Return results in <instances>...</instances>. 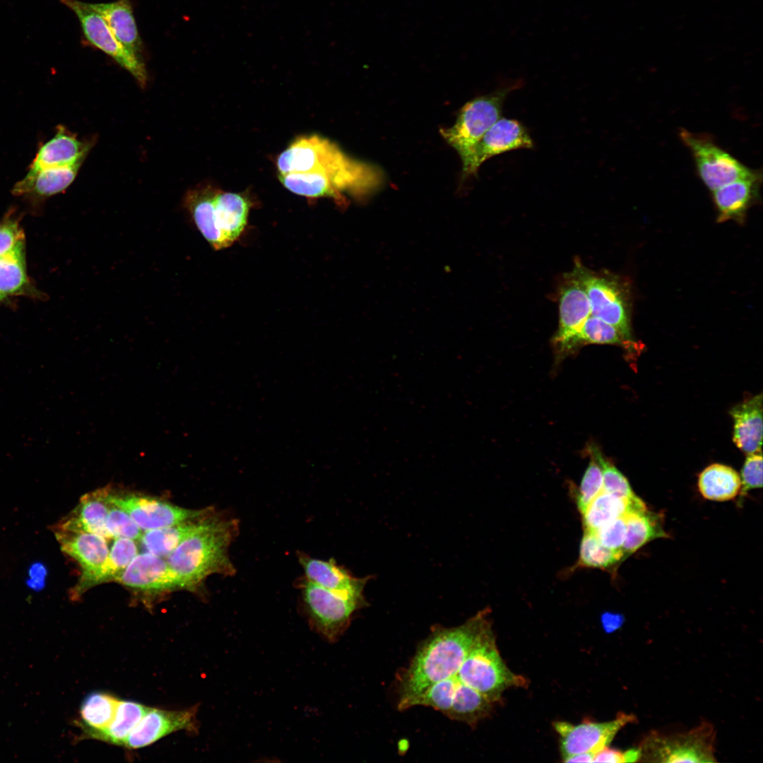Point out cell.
<instances>
[{
  "mask_svg": "<svg viewBox=\"0 0 763 763\" xmlns=\"http://www.w3.org/2000/svg\"><path fill=\"white\" fill-rule=\"evenodd\" d=\"M238 533L237 519L211 507L198 527L165 557L180 588L199 593L207 576L234 575L228 552Z\"/></svg>",
  "mask_w": 763,
  "mask_h": 763,
  "instance_id": "6da1fadb",
  "label": "cell"
},
{
  "mask_svg": "<svg viewBox=\"0 0 763 763\" xmlns=\"http://www.w3.org/2000/svg\"><path fill=\"white\" fill-rule=\"evenodd\" d=\"M490 610L479 611L463 624L446 628L435 627L420 645L400 683L399 710L431 685L454 676L476 638L490 622Z\"/></svg>",
  "mask_w": 763,
  "mask_h": 763,
  "instance_id": "7a4b0ae2",
  "label": "cell"
},
{
  "mask_svg": "<svg viewBox=\"0 0 763 763\" xmlns=\"http://www.w3.org/2000/svg\"><path fill=\"white\" fill-rule=\"evenodd\" d=\"M276 165L278 174L321 173L342 194H367L382 181L378 169L348 157L334 143L317 134L295 138L278 156Z\"/></svg>",
  "mask_w": 763,
  "mask_h": 763,
  "instance_id": "3957f363",
  "label": "cell"
},
{
  "mask_svg": "<svg viewBox=\"0 0 763 763\" xmlns=\"http://www.w3.org/2000/svg\"><path fill=\"white\" fill-rule=\"evenodd\" d=\"M251 206L242 193L208 187L193 194L186 208L203 237L218 250L230 247L241 236Z\"/></svg>",
  "mask_w": 763,
  "mask_h": 763,
  "instance_id": "277c9868",
  "label": "cell"
},
{
  "mask_svg": "<svg viewBox=\"0 0 763 763\" xmlns=\"http://www.w3.org/2000/svg\"><path fill=\"white\" fill-rule=\"evenodd\" d=\"M455 682L464 684L491 702L501 699L509 687H525L526 680L508 668L497 649L491 622L476 638L457 673L451 677Z\"/></svg>",
  "mask_w": 763,
  "mask_h": 763,
  "instance_id": "5b68a950",
  "label": "cell"
},
{
  "mask_svg": "<svg viewBox=\"0 0 763 763\" xmlns=\"http://www.w3.org/2000/svg\"><path fill=\"white\" fill-rule=\"evenodd\" d=\"M302 610L311 627L334 642L349 627L353 614L367 605L362 594H343L326 589L304 576L297 581Z\"/></svg>",
  "mask_w": 763,
  "mask_h": 763,
  "instance_id": "8992f818",
  "label": "cell"
},
{
  "mask_svg": "<svg viewBox=\"0 0 763 763\" xmlns=\"http://www.w3.org/2000/svg\"><path fill=\"white\" fill-rule=\"evenodd\" d=\"M716 731L704 721L690 731L675 734L651 731L638 749L640 762L704 763L716 762Z\"/></svg>",
  "mask_w": 763,
  "mask_h": 763,
  "instance_id": "52a82bcc",
  "label": "cell"
},
{
  "mask_svg": "<svg viewBox=\"0 0 763 763\" xmlns=\"http://www.w3.org/2000/svg\"><path fill=\"white\" fill-rule=\"evenodd\" d=\"M512 90L507 87L473 99L461 108L452 126L440 130L461 160L501 117L504 102Z\"/></svg>",
  "mask_w": 763,
  "mask_h": 763,
  "instance_id": "ba28073f",
  "label": "cell"
},
{
  "mask_svg": "<svg viewBox=\"0 0 763 763\" xmlns=\"http://www.w3.org/2000/svg\"><path fill=\"white\" fill-rule=\"evenodd\" d=\"M574 269L586 290L591 315L612 325L632 341L627 294L622 283L611 275L589 270L579 260L575 261Z\"/></svg>",
  "mask_w": 763,
  "mask_h": 763,
  "instance_id": "9c48e42d",
  "label": "cell"
},
{
  "mask_svg": "<svg viewBox=\"0 0 763 763\" xmlns=\"http://www.w3.org/2000/svg\"><path fill=\"white\" fill-rule=\"evenodd\" d=\"M679 136L692 155L698 176L711 191L755 172L718 146L706 134L682 129Z\"/></svg>",
  "mask_w": 763,
  "mask_h": 763,
  "instance_id": "30bf717a",
  "label": "cell"
},
{
  "mask_svg": "<svg viewBox=\"0 0 763 763\" xmlns=\"http://www.w3.org/2000/svg\"><path fill=\"white\" fill-rule=\"evenodd\" d=\"M78 19L86 41L113 59L127 70L142 85H146L147 73L140 55L131 52L116 38L102 16L78 0H60Z\"/></svg>",
  "mask_w": 763,
  "mask_h": 763,
  "instance_id": "8fae6325",
  "label": "cell"
},
{
  "mask_svg": "<svg viewBox=\"0 0 763 763\" xmlns=\"http://www.w3.org/2000/svg\"><path fill=\"white\" fill-rule=\"evenodd\" d=\"M62 552L80 566L81 576L70 590L69 597L78 600L89 588L97 585V579L109 554L107 538L85 533L52 529Z\"/></svg>",
  "mask_w": 763,
  "mask_h": 763,
  "instance_id": "7c38bea8",
  "label": "cell"
},
{
  "mask_svg": "<svg viewBox=\"0 0 763 763\" xmlns=\"http://www.w3.org/2000/svg\"><path fill=\"white\" fill-rule=\"evenodd\" d=\"M115 582L128 588L146 603L181 589L165 557L148 552L137 554Z\"/></svg>",
  "mask_w": 763,
  "mask_h": 763,
  "instance_id": "4fadbf2b",
  "label": "cell"
},
{
  "mask_svg": "<svg viewBox=\"0 0 763 763\" xmlns=\"http://www.w3.org/2000/svg\"><path fill=\"white\" fill-rule=\"evenodd\" d=\"M636 721L634 714L620 712L615 719L606 722L588 720L574 725L566 721H555L553 727L560 735V747L564 759L578 753L596 754L608 746L620 729Z\"/></svg>",
  "mask_w": 763,
  "mask_h": 763,
  "instance_id": "5bb4252c",
  "label": "cell"
},
{
  "mask_svg": "<svg viewBox=\"0 0 763 763\" xmlns=\"http://www.w3.org/2000/svg\"><path fill=\"white\" fill-rule=\"evenodd\" d=\"M533 146L529 132L521 122L500 117L461 160L463 176L475 175L493 156L516 149H531Z\"/></svg>",
  "mask_w": 763,
  "mask_h": 763,
  "instance_id": "9a60e30c",
  "label": "cell"
},
{
  "mask_svg": "<svg viewBox=\"0 0 763 763\" xmlns=\"http://www.w3.org/2000/svg\"><path fill=\"white\" fill-rule=\"evenodd\" d=\"M109 500L123 509L143 531L168 526L196 517L206 509L182 508L157 498L134 493H117L111 489Z\"/></svg>",
  "mask_w": 763,
  "mask_h": 763,
  "instance_id": "2e32d148",
  "label": "cell"
},
{
  "mask_svg": "<svg viewBox=\"0 0 763 763\" xmlns=\"http://www.w3.org/2000/svg\"><path fill=\"white\" fill-rule=\"evenodd\" d=\"M196 712V708L165 710L149 707L123 746L129 749L142 748L174 732L195 731Z\"/></svg>",
  "mask_w": 763,
  "mask_h": 763,
  "instance_id": "e0dca14e",
  "label": "cell"
},
{
  "mask_svg": "<svg viewBox=\"0 0 763 763\" xmlns=\"http://www.w3.org/2000/svg\"><path fill=\"white\" fill-rule=\"evenodd\" d=\"M591 315L590 303L581 279L573 268L563 277L559 289V326L554 345L575 333Z\"/></svg>",
  "mask_w": 763,
  "mask_h": 763,
  "instance_id": "ac0fdd59",
  "label": "cell"
},
{
  "mask_svg": "<svg viewBox=\"0 0 763 763\" xmlns=\"http://www.w3.org/2000/svg\"><path fill=\"white\" fill-rule=\"evenodd\" d=\"M110 490V487H105L82 496L77 506L52 529L85 532L111 538L106 529Z\"/></svg>",
  "mask_w": 763,
  "mask_h": 763,
  "instance_id": "d6986e66",
  "label": "cell"
},
{
  "mask_svg": "<svg viewBox=\"0 0 763 763\" xmlns=\"http://www.w3.org/2000/svg\"><path fill=\"white\" fill-rule=\"evenodd\" d=\"M297 557L304 569V577L330 591L343 594H362L365 584L371 578L353 576L344 567L338 565L334 559L321 560L301 552Z\"/></svg>",
  "mask_w": 763,
  "mask_h": 763,
  "instance_id": "ffe728a7",
  "label": "cell"
},
{
  "mask_svg": "<svg viewBox=\"0 0 763 763\" xmlns=\"http://www.w3.org/2000/svg\"><path fill=\"white\" fill-rule=\"evenodd\" d=\"M89 148L88 144L80 141L60 126L53 138L40 147L27 175L47 168L82 163Z\"/></svg>",
  "mask_w": 763,
  "mask_h": 763,
  "instance_id": "44dd1931",
  "label": "cell"
},
{
  "mask_svg": "<svg viewBox=\"0 0 763 763\" xmlns=\"http://www.w3.org/2000/svg\"><path fill=\"white\" fill-rule=\"evenodd\" d=\"M762 181L760 172L730 182L712 191L714 203L718 210V220H740L757 198Z\"/></svg>",
  "mask_w": 763,
  "mask_h": 763,
  "instance_id": "7402d4cb",
  "label": "cell"
},
{
  "mask_svg": "<svg viewBox=\"0 0 763 763\" xmlns=\"http://www.w3.org/2000/svg\"><path fill=\"white\" fill-rule=\"evenodd\" d=\"M734 425L733 440L746 454L762 451V395L745 399L730 410Z\"/></svg>",
  "mask_w": 763,
  "mask_h": 763,
  "instance_id": "603a6c76",
  "label": "cell"
},
{
  "mask_svg": "<svg viewBox=\"0 0 763 763\" xmlns=\"http://www.w3.org/2000/svg\"><path fill=\"white\" fill-rule=\"evenodd\" d=\"M89 6L102 16L121 44L141 56L143 44L129 0L89 3Z\"/></svg>",
  "mask_w": 763,
  "mask_h": 763,
  "instance_id": "cb8c5ba5",
  "label": "cell"
},
{
  "mask_svg": "<svg viewBox=\"0 0 763 763\" xmlns=\"http://www.w3.org/2000/svg\"><path fill=\"white\" fill-rule=\"evenodd\" d=\"M82 163L42 170L27 175L13 187L16 196L47 198L64 191L74 180Z\"/></svg>",
  "mask_w": 763,
  "mask_h": 763,
  "instance_id": "d4e9b609",
  "label": "cell"
},
{
  "mask_svg": "<svg viewBox=\"0 0 763 763\" xmlns=\"http://www.w3.org/2000/svg\"><path fill=\"white\" fill-rule=\"evenodd\" d=\"M646 509V504L638 497L625 498L602 490L581 514L584 529L593 532L617 518Z\"/></svg>",
  "mask_w": 763,
  "mask_h": 763,
  "instance_id": "484cf974",
  "label": "cell"
},
{
  "mask_svg": "<svg viewBox=\"0 0 763 763\" xmlns=\"http://www.w3.org/2000/svg\"><path fill=\"white\" fill-rule=\"evenodd\" d=\"M587 344L619 345L632 350L637 345L627 340L618 330L599 318L591 315L579 331L555 345L557 352L565 354Z\"/></svg>",
  "mask_w": 763,
  "mask_h": 763,
  "instance_id": "4316f807",
  "label": "cell"
},
{
  "mask_svg": "<svg viewBox=\"0 0 763 763\" xmlns=\"http://www.w3.org/2000/svg\"><path fill=\"white\" fill-rule=\"evenodd\" d=\"M625 517L627 531L622 548L625 559L654 539L668 538L661 514L646 509L629 512Z\"/></svg>",
  "mask_w": 763,
  "mask_h": 763,
  "instance_id": "83f0119b",
  "label": "cell"
},
{
  "mask_svg": "<svg viewBox=\"0 0 763 763\" xmlns=\"http://www.w3.org/2000/svg\"><path fill=\"white\" fill-rule=\"evenodd\" d=\"M119 699L107 693L95 692L85 697L81 704L76 725L82 731L80 739L87 738L105 730L111 723Z\"/></svg>",
  "mask_w": 763,
  "mask_h": 763,
  "instance_id": "f1b7e54d",
  "label": "cell"
},
{
  "mask_svg": "<svg viewBox=\"0 0 763 763\" xmlns=\"http://www.w3.org/2000/svg\"><path fill=\"white\" fill-rule=\"evenodd\" d=\"M211 507L201 515L168 526L144 531L140 538L146 552L159 557L168 556L199 525Z\"/></svg>",
  "mask_w": 763,
  "mask_h": 763,
  "instance_id": "f546056e",
  "label": "cell"
},
{
  "mask_svg": "<svg viewBox=\"0 0 763 763\" xmlns=\"http://www.w3.org/2000/svg\"><path fill=\"white\" fill-rule=\"evenodd\" d=\"M741 487L738 473L731 467L714 463L706 467L699 475L698 488L705 499L728 501L734 499Z\"/></svg>",
  "mask_w": 763,
  "mask_h": 763,
  "instance_id": "4dcf8cb0",
  "label": "cell"
},
{
  "mask_svg": "<svg viewBox=\"0 0 763 763\" xmlns=\"http://www.w3.org/2000/svg\"><path fill=\"white\" fill-rule=\"evenodd\" d=\"M454 682L456 691L451 706L446 714L448 718L474 727L480 721L490 715L493 708L492 702L464 684Z\"/></svg>",
  "mask_w": 763,
  "mask_h": 763,
  "instance_id": "1f68e13d",
  "label": "cell"
},
{
  "mask_svg": "<svg viewBox=\"0 0 763 763\" xmlns=\"http://www.w3.org/2000/svg\"><path fill=\"white\" fill-rule=\"evenodd\" d=\"M148 708L138 702L119 700L111 723L105 730L91 735L88 739L123 746L125 740Z\"/></svg>",
  "mask_w": 763,
  "mask_h": 763,
  "instance_id": "d6a6232c",
  "label": "cell"
},
{
  "mask_svg": "<svg viewBox=\"0 0 763 763\" xmlns=\"http://www.w3.org/2000/svg\"><path fill=\"white\" fill-rule=\"evenodd\" d=\"M278 179L290 191L306 198H332L341 202L343 194L330 179L316 172L278 174Z\"/></svg>",
  "mask_w": 763,
  "mask_h": 763,
  "instance_id": "836d02e7",
  "label": "cell"
},
{
  "mask_svg": "<svg viewBox=\"0 0 763 763\" xmlns=\"http://www.w3.org/2000/svg\"><path fill=\"white\" fill-rule=\"evenodd\" d=\"M26 272L25 239L9 252L0 256V297L23 292L28 285Z\"/></svg>",
  "mask_w": 763,
  "mask_h": 763,
  "instance_id": "e575fe53",
  "label": "cell"
},
{
  "mask_svg": "<svg viewBox=\"0 0 763 763\" xmlns=\"http://www.w3.org/2000/svg\"><path fill=\"white\" fill-rule=\"evenodd\" d=\"M625 560L622 550H613L603 545L593 532L584 531L579 556L574 568H598L608 570Z\"/></svg>",
  "mask_w": 763,
  "mask_h": 763,
  "instance_id": "d590c367",
  "label": "cell"
},
{
  "mask_svg": "<svg viewBox=\"0 0 763 763\" xmlns=\"http://www.w3.org/2000/svg\"><path fill=\"white\" fill-rule=\"evenodd\" d=\"M137 554L138 547L134 540L116 538L98 577L97 584L115 581Z\"/></svg>",
  "mask_w": 763,
  "mask_h": 763,
  "instance_id": "8d00e7d4",
  "label": "cell"
},
{
  "mask_svg": "<svg viewBox=\"0 0 763 763\" xmlns=\"http://www.w3.org/2000/svg\"><path fill=\"white\" fill-rule=\"evenodd\" d=\"M588 452L599 465L603 475V490L620 497L633 499L637 496L632 491L627 479L602 454L596 446H590Z\"/></svg>",
  "mask_w": 763,
  "mask_h": 763,
  "instance_id": "74e56055",
  "label": "cell"
},
{
  "mask_svg": "<svg viewBox=\"0 0 763 763\" xmlns=\"http://www.w3.org/2000/svg\"><path fill=\"white\" fill-rule=\"evenodd\" d=\"M106 529L111 538H124L136 540H139L143 533L123 509L111 502L106 519Z\"/></svg>",
  "mask_w": 763,
  "mask_h": 763,
  "instance_id": "f35d334b",
  "label": "cell"
},
{
  "mask_svg": "<svg viewBox=\"0 0 763 763\" xmlns=\"http://www.w3.org/2000/svg\"><path fill=\"white\" fill-rule=\"evenodd\" d=\"M603 475L596 461L591 456L579 487L576 494L578 509L582 514L591 501L603 490Z\"/></svg>",
  "mask_w": 763,
  "mask_h": 763,
  "instance_id": "ab89813d",
  "label": "cell"
},
{
  "mask_svg": "<svg viewBox=\"0 0 763 763\" xmlns=\"http://www.w3.org/2000/svg\"><path fill=\"white\" fill-rule=\"evenodd\" d=\"M740 478L741 496L745 495L750 490L762 487V451L747 454Z\"/></svg>",
  "mask_w": 763,
  "mask_h": 763,
  "instance_id": "60d3db41",
  "label": "cell"
},
{
  "mask_svg": "<svg viewBox=\"0 0 763 763\" xmlns=\"http://www.w3.org/2000/svg\"><path fill=\"white\" fill-rule=\"evenodd\" d=\"M625 515L610 521L593 532L603 545L613 550H622L627 531Z\"/></svg>",
  "mask_w": 763,
  "mask_h": 763,
  "instance_id": "b9f144b4",
  "label": "cell"
},
{
  "mask_svg": "<svg viewBox=\"0 0 763 763\" xmlns=\"http://www.w3.org/2000/svg\"><path fill=\"white\" fill-rule=\"evenodd\" d=\"M25 239L22 230L16 220H7L0 224V256L11 251Z\"/></svg>",
  "mask_w": 763,
  "mask_h": 763,
  "instance_id": "7bdbcfd3",
  "label": "cell"
},
{
  "mask_svg": "<svg viewBox=\"0 0 763 763\" xmlns=\"http://www.w3.org/2000/svg\"><path fill=\"white\" fill-rule=\"evenodd\" d=\"M639 758L640 752L638 748L621 752L606 746L594 755L593 762H639Z\"/></svg>",
  "mask_w": 763,
  "mask_h": 763,
  "instance_id": "ee69618b",
  "label": "cell"
},
{
  "mask_svg": "<svg viewBox=\"0 0 763 763\" xmlns=\"http://www.w3.org/2000/svg\"><path fill=\"white\" fill-rule=\"evenodd\" d=\"M601 622L604 631L612 633L622 625L624 617L619 613L604 612L601 615Z\"/></svg>",
  "mask_w": 763,
  "mask_h": 763,
  "instance_id": "f6af8a7d",
  "label": "cell"
},
{
  "mask_svg": "<svg viewBox=\"0 0 763 763\" xmlns=\"http://www.w3.org/2000/svg\"><path fill=\"white\" fill-rule=\"evenodd\" d=\"M593 753L583 752L568 756L562 759L564 762H593Z\"/></svg>",
  "mask_w": 763,
  "mask_h": 763,
  "instance_id": "bcb514c9",
  "label": "cell"
},
{
  "mask_svg": "<svg viewBox=\"0 0 763 763\" xmlns=\"http://www.w3.org/2000/svg\"><path fill=\"white\" fill-rule=\"evenodd\" d=\"M3 300V299H1V298L0 297V300Z\"/></svg>",
  "mask_w": 763,
  "mask_h": 763,
  "instance_id": "7dc6e473",
  "label": "cell"
},
{
  "mask_svg": "<svg viewBox=\"0 0 763 763\" xmlns=\"http://www.w3.org/2000/svg\"><path fill=\"white\" fill-rule=\"evenodd\" d=\"M1 299H3L2 297H1Z\"/></svg>",
  "mask_w": 763,
  "mask_h": 763,
  "instance_id": "c3c4849f",
  "label": "cell"
}]
</instances>
